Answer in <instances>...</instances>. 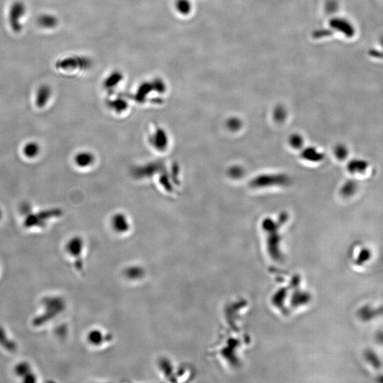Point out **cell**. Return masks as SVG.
<instances>
[{
    "instance_id": "7a4b0ae2",
    "label": "cell",
    "mask_w": 383,
    "mask_h": 383,
    "mask_svg": "<svg viewBox=\"0 0 383 383\" xmlns=\"http://www.w3.org/2000/svg\"><path fill=\"white\" fill-rule=\"evenodd\" d=\"M158 368L162 376L171 382H176L177 378L181 379L182 380V377H187L186 374L188 371V368H185L184 366H177L173 361L166 357L158 361Z\"/></svg>"
},
{
    "instance_id": "7c38bea8",
    "label": "cell",
    "mask_w": 383,
    "mask_h": 383,
    "mask_svg": "<svg viewBox=\"0 0 383 383\" xmlns=\"http://www.w3.org/2000/svg\"><path fill=\"white\" fill-rule=\"evenodd\" d=\"M365 355H366V360L371 365L372 367L375 368V370L382 369V364H381L380 360H379L378 357L377 356V355L373 351L368 350L365 353Z\"/></svg>"
},
{
    "instance_id": "3957f363",
    "label": "cell",
    "mask_w": 383,
    "mask_h": 383,
    "mask_svg": "<svg viewBox=\"0 0 383 383\" xmlns=\"http://www.w3.org/2000/svg\"><path fill=\"white\" fill-rule=\"evenodd\" d=\"M87 344L91 348L95 350H102L109 347L113 342V336L100 328H93L87 333L86 336Z\"/></svg>"
},
{
    "instance_id": "6da1fadb",
    "label": "cell",
    "mask_w": 383,
    "mask_h": 383,
    "mask_svg": "<svg viewBox=\"0 0 383 383\" xmlns=\"http://www.w3.org/2000/svg\"><path fill=\"white\" fill-rule=\"evenodd\" d=\"M67 252L75 260L78 271L82 272L85 268L86 244L81 237L76 236L69 240L66 244Z\"/></svg>"
},
{
    "instance_id": "30bf717a",
    "label": "cell",
    "mask_w": 383,
    "mask_h": 383,
    "mask_svg": "<svg viewBox=\"0 0 383 383\" xmlns=\"http://www.w3.org/2000/svg\"><path fill=\"white\" fill-rule=\"evenodd\" d=\"M144 270L140 266H129L125 270L126 277L132 281L140 280L144 276Z\"/></svg>"
},
{
    "instance_id": "5bb4252c",
    "label": "cell",
    "mask_w": 383,
    "mask_h": 383,
    "mask_svg": "<svg viewBox=\"0 0 383 383\" xmlns=\"http://www.w3.org/2000/svg\"><path fill=\"white\" fill-rule=\"evenodd\" d=\"M336 155L339 159L343 160L347 157L348 149L344 146H338L336 149Z\"/></svg>"
},
{
    "instance_id": "5b68a950",
    "label": "cell",
    "mask_w": 383,
    "mask_h": 383,
    "mask_svg": "<svg viewBox=\"0 0 383 383\" xmlns=\"http://www.w3.org/2000/svg\"><path fill=\"white\" fill-rule=\"evenodd\" d=\"M150 143L155 150L165 151L169 147V136L165 130L162 129H156L150 136Z\"/></svg>"
},
{
    "instance_id": "277c9868",
    "label": "cell",
    "mask_w": 383,
    "mask_h": 383,
    "mask_svg": "<svg viewBox=\"0 0 383 383\" xmlns=\"http://www.w3.org/2000/svg\"><path fill=\"white\" fill-rule=\"evenodd\" d=\"M110 227L116 234L124 236L130 233L131 230L132 229V223L127 214L118 212L111 217Z\"/></svg>"
},
{
    "instance_id": "9a60e30c",
    "label": "cell",
    "mask_w": 383,
    "mask_h": 383,
    "mask_svg": "<svg viewBox=\"0 0 383 383\" xmlns=\"http://www.w3.org/2000/svg\"><path fill=\"white\" fill-rule=\"evenodd\" d=\"M2 216H3V211H2L1 209H0V220H1Z\"/></svg>"
},
{
    "instance_id": "8992f818",
    "label": "cell",
    "mask_w": 383,
    "mask_h": 383,
    "mask_svg": "<svg viewBox=\"0 0 383 383\" xmlns=\"http://www.w3.org/2000/svg\"><path fill=\"white\" fill-rule=\"evenodd\" d=\"M75 165L80 169H92L96 163V157L94 153L88 151H80L74 157Z\"/></svg>"
},
{
    "instance_id": "9c48e42d",
    "label": "cell",
    "mask_w": 383,
    "mask_h": 383,
    "mask_svg": "<svg viewBox=\"0 0 383 383\" xmlns=\"http://www.w3.org/2000/svg\"><path fill=\"white\" fill-rule=\"evenodd\" d=\"M369 163L365 160L355 159L350 161L348 165V171L353 174L362 173L368 169Z\"/></svg>"
},
{
    "instance_id": "ba28073f",
    "label": "cell",
    "mask_w": 383,
    "mask_h": 383,
    "mask_svg": "<svg viewBox=\"0 0 383 383\" xmlns=\"http://www.w3.org/2000/svg\"><path fill=\"white\" fill-rule=\"evenodd\" d=\"M23 156L29 159H34L40 154L41 147L36 141H29L25 144L22 150Z\"/></svg>"
},
{
    "instance_id": "4fadbf2b",
    "label": "cell",
    "mask_w": 383,
    "mask_h": 383,
    "mask_svg": "<svg viewBox=\"0 0 383 383\" xmlns=\"http://www.w3.org/2000/svg\"><path fill=\"white\" fill-rule=\"evenodd\" d=\"M357 189V185L355 182L349 181L346 182V185L343 187L342 194L345 196H351L354 194Z\"/></svg>"
},
{
    "instance_id": "8fae6325",
    "label": "cell",
    "mask_w": 383,
    "mask_h": 383,
    "mask_svg": "<svg viewBox=\"0 0 383 383\" xmlns=\"http://www.w3.org/2000/svg\"><path fill=\"white\" fill-rule=\"evenodd\" d=\"M49 98H50V91L48 87H41L38 90L37 97H36V106L38 108L44 107L49 100Z\"/></svg>"
},
{
    "instance_id": "52a82bcc",
    "label": "cell",
    "mask_w": 383,
    "mask_h": 383,
    "mask_svg": "<svg viewBox=\"0 0 383 383\" xmlns=\"http://www.w3.org/2000/svg\"><path fill=\"white\" fill-rule=\"evenodd\" d=\"M361 319L364 321L370 320L377 317L383 315V306L380 307H373L370 306H365L361 308L358 313Z\"/></svg>"
}]
</instances>
